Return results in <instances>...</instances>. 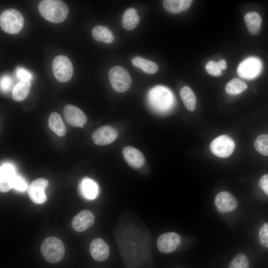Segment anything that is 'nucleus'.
Listing matches in <instances>:
<instances>
[{
  "label": "nucleus",
  "instance_id": "f257e3e1",
  "mask_svg": "<svg viewBox=\"0 0 268 268\" xmlns=\"http://www.w3.org/2000/svg\"><path fill=\"white\" fill-rule=\"evenodd\" d=\"M41 15L47 20L53 23L64 21L69 9L67 4L61 0H43L38 4Z\"/></svg>",
  "mask_w": 268,
  "mask_h": 268
},
{
  "label": "nucleus",
  "instance_id": "f03ea898",
  "mask_svg": "<svg viewBox=\"0 0 268 268\" xmlns=\"http://www.w3.org/2000/svg\"><path fill=\"white\" fill-rule=\"evenodd\" d=\"M41 252L48 262L56 263L64 257L65 248L64 243L60 239L51 236L44 240L41 246Z\"/></svg>",
  "mask_w": 268,
  "mask_h": 268
},
{
  "label": "nucleus",
  "instance_id": "7ed1b4c3",
  "mask_svg": "<svg viewBox=\"0 0 268 268\" xmlns=\"http://www.w3.org/2000/svg\"><path fill=\"white\" fill-rule=\"evenodd\" d=\"M0 25L1 29L6 33L17 34L24 25L23 15L15 9H6L0 14Z\"/></svg>",
  "mask_w": 268,
  "mask_h": 268
},
{
  "label": "nucleus",
  "instance_id": "20e7f679",
  "mask_svg": "<svg viewBox=\"0 0 268 268\" xmlns=\"http://www.w3.org/2000/svg\"><path fill=\"white\" fill-rule=\"evenodd\" d=\"M109 79L112 87L118 92L127 91L132 84V79L128 71L119 66H114L110 69Z\"/></svg>",
  "mask_w": 268,
  "mask_h": 268
},
{
  "label": "nucleus",
  "instance_id": "39448f33",
  "mask_svg": "<svg viewBox=\"0 0 268 268\" xmlns=\"http://www.w3.org/2000/svg\"><path fill=\"white\" fill-rule=\"evenodd\" d=\"M149 100L152 105L157 109L165 111L170 108L173 102L171 91L163 86H156L149 93Z\"/></svg>",
  "mask_w": 268,
  "mask_h": 268
},
{
  "label": "nucleus",
  "instance_id": "423d86ee",
  "mask_svg": "<svg viewBox=\"0 0 268 268\" xmlns=\"http://www.w3.org/2000/svg\"><path fill=\"white\" fill-rule=\"evenodd\" d=\"M52 69L55 78L61 82L68 81L72 76V64L64 55H59L55 58L52 63Z\"/></svg>",
  "mask_w": 268,
  "mask_h": 268
},
{
  "label": "nucleus",
  "instance_id": "0eeeda50",
  "mask_svg": "<svg viewBox=\"0 0 268 268\" xmlns=\"http://www.w3.org/2000/svg\"><path fill=\"white\" fill-rule=\"evenodd\" d=\"M262 63L257 57L245 59L237 67V73L243 78L251 79L257 77L262 71Z\"/></svg>",
  "mask_w": 268,
  "mask_h": 268
},
{
  "label": "nucleus",
  "instance_id": "6e6552de",
  "mask_svg": "<svg viewBox=\"0 0 268 268\" xmlns=\"http://www.w3.org/2000/svg\"><path fill=\"white\" fill-rule=\"evenodd\" d=\"M235 148L234 140L227 135H221L213 139L210 143V149L215 155L225 158L229 156Z\"/></svg>",
  "mask_w": 268,
  "mask_h": 268
},
{
  "label": "nucleus",
  "instance_id": "1a4fd4ad",
  "mask_svg": "<svg viewBox=\"0 0 268 268\" xmlns=\"http://www.w3.org/2000/svg\"><path fill=\"white\" fill-rule=\"evenodd\" d=\"M49 185L45 178H38L31 182L28 187L27 192L31 200L35 203L42 204L47 201L45 190Z\"/></svg>",
  "mask_w": 268,
  "mask_h": 268
},
{
  "label": "nucleus",
  "instance_id": "9d476101",
  "mask_svg": "<svg viewBox=\"0 0 268 268\" xmlns=\"http://www.w3.org/2000/svg\"><path fill=\"white\" fill-rule=\"evenodd\" d=\"M180 235L173 232H167L157 238V246L160 252L168 254L174 251L181 244Z\"/></svg>",
  "mask_w": 268,
  "mask_h": 268
},
{
  "label": "nucleus",
  "instance_id": "9b49d317",
  "mask_svg": "<svg viewBox=\"0 0 268 268\" xmlns=\"http://www.w3.org/2000/svg\"><path fill=\"white\" fill-rule=\"evenodd\" d=\"M118 136L117 130L110 126H103L97 129L92 134L94 142L98 145H105L114 142Z\"/></svg>",
  "mask_w": 268,
  "mask_h": 268
},
{
  "label": "nucleus",
  "instance_id": "f8f14e48",
  "mask_svg": "<svg viewBox=\"0 0 268 268\" xmlns=\"http://www.w3.org/2000/svg\"><path fill=\"white\" fill-rule=\"evenodd\" d=\"M64 115L67 122L74 127L82 128L87 122V117L78 107L68 104L64 109Z\"/></svg>",
  "mask_w": 268,
  "mask_h": 268
},
{
  "label": "nucleus",
  "instance_id": "ddd939ff",
  "mask_svg": "<svg viewBox=\"0 0 268 268\" xmlns=\"http://www.w3.org/2000/svg\"><path fill=\"white\" fill-rule=\"evenodd\" d=\"M214 203L218 210L222 213L231 212L237 206L236 198L226 191L218 193L214 199Z\"/></svg>",
  "mask_w": 268,
  "mask_h": 268
},
{
  "label": "nucleus",
  "instance_id": "4468645a",
  "mask_svg": "<svg viewBox=\"0 0 268 268\" xmlns=\"http://www.w3.org/2000/svg\"><path fill=\"white\" fill-rule=\"evenodd\" d=\"M94 221V216L91 211L83 210L73 217L71 226L75 231L82 232L91 226Z\"/></svg>",
  "mask_w": 268,
  "mask_h": 268
},
{
  "label": "nucleus",
  "instance_id": "2eb2a0df",
  "mask_svg": "<svg viewBox=\"0 0 268 268\" xmlns=\"http://www.w3.org/2000/svg\"><path fill=\"white\" fill-rule=\"evenodd\" d=\"M16 175L14 168L11 164L5 163L0 166V190L1 192H8L12 188V182Z\"/></svg>",
  "mask_w": 268,
  "mask_h": 268
},
{
  "label": "nucleus",
  "instance_id": "dca6fc26",
  "mask_svg": "<svg viewBox=\"0 0 268 268\" xmlns=\"http://www.w3.org/2000/svg\"><path fill=\"white\" fill-rule=\"evenodd\" d=\"M89 251L95 260L101 262L107 259L110 254L108 245L101 238H96L91 242Z\"/></svg>",
  "mask_w": 268,
  "mask_h": 268
},
{
  "label": "nucleus",
  "instance_id": "f3484780",
  "mask_svg": "<svg viewBox=\"0 0 268 268\" xmlns=\"http://www.w3.org/2000/svg\"><path fill=\"white\" fill-rule=\"evenodd\" d=\"M122 153L126 162L133 168H140L145 163L142 153L134 147H125L123 149Z\"/></svg>",
  "mask_w": 268,
  "mask_h": 268
},
{
  "label": "nucleus",
  "instance_id": "a211bd4d",
  "mask_svg": "<svg viewBox=\"0 0 268 268\" xmlns=\"http://www.w3.org/2000/svg\"><path fill=\"white\" fill-rule=\"evenodd\" d=\"M192 2V0H164L163 5L167 11L177 14L187 10Z\"/></svg>",
  "mask_w": 268,
  "mask_h": 268
},
{
  "label": "nucleus",
  "instance_id": "6ab92c4d",
  "mask_svg": "<svg viewBox=\"0 0 268 268\" xmlns=\"http://www.w3.org/2000/svg\"><path fill=\"white\" fill-rule=\"evenodd\" d=\"M244 20L249 33L253 35H258L262 22L260 14L254 11L248 12L245 14Z\"/></svg>",
  "mask_w": 268,
  "mask_h": 268
},
{
  "label": "nucleus",
  "instance_id": "aec40b11",
  "mask_svg": "<svg viewBox=\"0 0 268 268\" xmlns=\"http://www.w3.org/2000/svg\"><path fill=\"white\" fill-rule=\"evenodd\" d=\"M139 22V17L136 10L133 7L127 9L122 15V25L128 30L134 29Z\"/></svg>",
  "mask_w": 268,
  "mask_h": 268
},
{
  "label": "nucleus",
  "instance_id": "412c9836",
  "mask_svg": "<svg viewBox=\"0 0 268 268\" xmlns=\"http://www.w3.org/2000/svg\"><path fill=\"white\" fill-rule=\"evenodd\" d=\"M80 189L83 196L88 200L95 199L98 193L97 184L90 179H85L81 182Z\"/></svg>",
  "mask_w": 268,
  "mask_h": 268
},
{
  "label": "nucleus",
  "instance_id": "4be33fe9",
  "mask_svg": "<svg viewBox=\"0 0 268 268\" xmlns=\"http://www.w3.org/2000/svg\"><path fill=\"white\" fill-rule=\"evenodd\" d=\"M93 38L96 41L109 44L114 40V36L107 27L102 25H96L92 30Z\"/></svg>",
  "mask_w": 268,
  "mask_h": 268
},
{
  "label": "nucleus",
  "instance_id": "5701e85b",
  "mask_svg": "<svg viewBox=\"0 0 268 268\" xmlns=\"http://www.w3.org/2000/svg\"><path fill=\"white\" fill-rule=\"evenodd\" d=\"M49 128L60 136H63L67 132L66 127L60 115L56 112L52 113L49 118Z\"/></svg>",
  "mask_w": 268,
  "mask_h": 268
},
{
  "label": "nucleus",
  "instance_id": "b1692460",
  "mask_svg": "<svg viewBox=\"0 0 268 268\" xmlns=\"http://www.w3.org/2000/svg\"><path fill=\"white\" fill-rule=\"evenodd\" d=\"M180 94L187 109L194 111L196 107V97L191 88L188 86H184L180 90Z\"/></svg>",
  "mask_w": 268,
  "mask_h": 268
},
{
  "label": "nucleus",
  "instance_id": "393cba45",
  "mask_svg": "<svg viewBox=\"0 0 268 268\" xmlns=\"http://www.w3.org/2000/svg\"><path fill=\"white\" fill-rule=\"evenodd\" d=\"M132 64L146 73L153 74L158 69L157 65L154 62L140 57H135L132 59Z\"/></svg>",
  "mask_w": 268,
  "mask_h": 268
},
{
  "label": "nucleus",
  "instance_id": "a878e982",
  "mask_svg": "<svg viewBox=\"0 0 268 268\" xmlns=\"http://www.w3.org/2000/svg\"><path fill=\"white\" fill-rule=\"evenodd\" d=\"M31 86V81H20L14 87L12 96L14 100L22 101L27 96Z\"/></svg>",
  "mask_w": 268,
  "mask_h": 268
},
{
  "label": "nucleus",
  "instance_id": "bb28decb",
  "mask_svg": "<svg viewBox=\"0 0 268 268\" xmlns=\"http://www.w3.org/2000/svg\"><path fill=\"white\" fill-rule=\"evenodd\" d=\"M247 88L245 81L238 78H234L227 82L225 86L226 92L230 94L236 95L244 91Z\"/></svg>",
  "mask_w": 268,
  "mask_h": 268
},
{
  "label": "nucleus",
  "instance_id": "cd10ccee",
  "mask_svg": "<svg viewBox=\"0 0 268 268\" xmlns=\"http://www.w3.org/2000/svg\"><path fill=\"white\" fill-rule=\"evenodd\" d=\"M254 146L257 151L265 156H268V134L259 135L255 140Z\"/></svg>",
  "mask_w": 268,
  "mask_h": 268
},
{
  "label": "nucleus",
  "instance_id": "c85d7f7f",
  "mask_svg": "<svg viewBox=\"0 0 268 268\" xmlns=\"http://www.w3.org/2000/svg\"><path fill=\"white\" fill-rule=\"evenodd\" d=\"M228 268H249L247 256L243 253L237 254L230 262Z\"/></svg>",
  "mask_w": 268,
  "mask_h": 268
},
{
  "label": "nucleus",
  "instance_id": "c756f323",
  "mask_svg": "<svg viewBox=\"0 0 268 268\" xmlns=\"http://www.w3.org/2000/svg\"><path fill=\"white\" fill-rule=\"evenodd\" d=\"M259 239L261 244L268 248V223H265L260 228Z\"/></svg>",
  "mask_w": 268,
  "mask_h": 268
},
{
  "label": "nucleus",
  "instance_id": "7c9ffc66",
  "mask_svg": "<svg viewBox=\"0 0 268 268\" xmlns=\"http://www.w3.org/2000/svg\"><path fill=\"white\" fill-rule=\"evenodd\" d=\"M206 71L213 76H219L221 75V69L219 67L217 62L210 61L205 65Z\"/></svg>",
  "mask_w": 268,
  "mask_h": 268
},
{
  "label": "nucleus",
  "instance_id": "2f4dec72",
  "mask_svg": "<svg viewBox=\"0 0 268 268\" xmlns=\"http://www.w3.org/2000/svg\"><path fill=\"white\" fill-rule=\"evenodd\" d=\"M12 188L22 192L26 190L28 187L26 182L21 177L16 175L12 182Z\"/></svg>",
  "mask_w": 268,
  "mask_h": 268
},
{
  "label": "nucleus",
  "instance_id": "473e14b6",
  "mask_svg": "<svg viewBox=\"0 0 268 268\" xmlns=\"http://www.w3.org/2000/svg\"><path fill=\"white\" fill-rule=\"evenodd\" d=\"M12 80L10 76L4 74L0 77V90L3 92H8L11 88Z\"/></svg>",
  "mask_w": 268,
  "mask_h": 268
},
{
  "label": "nucleus",
  "instance_id": "72a5a7b5",
  "mask_svg": "<svg viewBox=\"0 0 268 268\" xmlns=\"http://www.w3.org/2000/svg\"><path fill=\"white\" fill-rule=\"evenodd\" d=\"M16 75L20 81H31L32 79L31 73L23 67H19L16 69Z\"/></svg>",
  "mask_w": 268,
  "mask_h": 268
},
{
  "label": "nucleus",
  "instance_id": "f704fd0d",
  "mask_svg": "<svg viewBox=\"0 0 268 268\" xmlns=\"http://www.w3.org/2000/svg\"><path fill=\"white\" fill-rule=\"evenodd\" d=\"M259 185L265 194L268 196V174H264L261 178Z\"/></svg>",
  "mask_w": 268,
  "mask_h": 268
},
{
  "label": "nucleus",
  "instance_id": "c9c22d12",
  "mask_svg": "<svg viewBox=\"0 0 268 268\" xmlns=\"http://www.w3.org/2000/svg\"><path fill=\"white\" fill-rule=\"evenodd\" d=\"M217 64L221 69H225L227 67L226 61L223 59L220 60Z\"/></svg>",
  "mask_w": 268,
  "mask_h": 268
}]
</instances>
